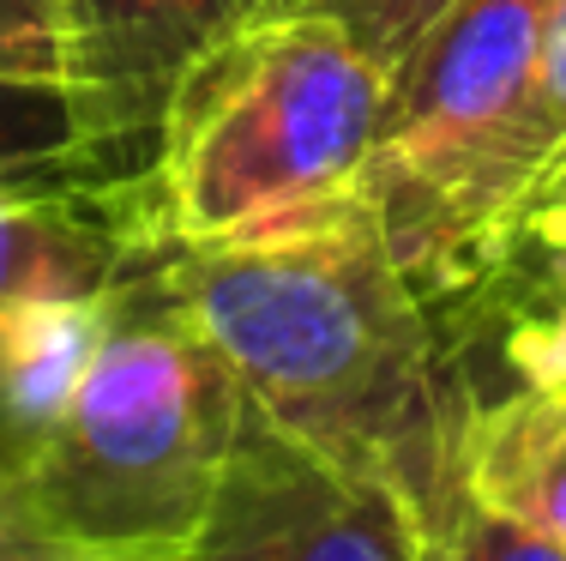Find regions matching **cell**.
I'll use <instances>...</instances> for the list:
<instances>
[{"mask_svg":"<svg viewBox=\"0 0 566 561\" xmlns=\"http://www.w3.org/2000/svg\"><path fill=\"white\" fill-rule=\"evenodd\" d=\"M548 12L555 0H458L386 79L361 194L452 351L548 176Z\"/></svg>","mask_w":566,"mask_h":561,"instance_id":"cell-3","label":"cell"},{"mask_svg":"<svg viewBox=\"0 0 566 561\" xmlns=\"http://www.w3.org/2000/svg\"><path fill=\"white\" fill-rule=\"evenodd\" d=\"M283 0H66V91L97 176H139L181 79Z\"/></svg>","mask_w":566,"mask_h":561,"instance_id":"cell-6","label":"cell"},{"mask_svg":"<svg viewBox=\"0 0 566 561\" xmlns=\"http://www.w3.org/2000/svg\"><path fill=\"white\" fill-rule=\"evenodd\" d=\"M187 561H440V550L392 489L344 471L248 398Z\"/></svg>","mask_w":566,"mask_h":561,"instance_id":"cell-5","label":"cell"},{"mask_svg":"<svg viewBox=\"0 0 566 561\" xmlns=\"http://www.w3.org/2000/svg\"><path fill=\"white\" fill-rule=\"evenodd\" d=\"M344 24V37L361 49V61L380 79H392L422 49V37L458 7V0H295Z\"/></svg>","mask_w":566,"mask_h":561,"instance_id":"cell-11","label":"cell"},{"mask_svg":"<svg viewBox=\"0 0 566 561\" xmlns=\"http://www.w3.org/2000/svg\"><path fill=\"white\" fill-rule=\"evenodd\" d=\"M66 73V0H0V79Z\"/></svg>","mask_w":566,"mask_h":561,"instance_id":"cell-13","label":"cell"},{"mask_svg":"<svg viewBox=\"0 0 566 561\" xmlns=\"http://www.w3.org/2000/svg\"><path fill=\"white\" fill-rule=\"evenodd\" d=\"M0 561H49V555H24V550H12V543H0Z\"/></svg>","mask_w":566,"mask_h":561,"instance_id":"cell-16","label":"cell"},{"mask_svg":"<svg viewBox=\"0 0 566 561\" xmlns=\"http://www.w3.org/2000/svg\"><path fill=\"white\" fill-rule=\"evenodd\" d=\"M223 351L145 253L61 423L0 484V543L49 561H187L241 429Z\"/></svg>","mask_w":566,"mask_h":561,"instance_id":"cell-2","label":"cell"},{"mask_svg":"<svg viewBox=\"0 0 566 561\" xmlns=\"http://www.w3.org/2000/svg\"><path fill=\"white\" fill-rule=\"evenodd\" d=\"M440 561H566V543H555L536 526H524V519L501 513V507L470 501L464 513H458Z\"/></svg>","mask_w":566,"mask_h":561,"instance_id":"cell-14","label":"cell"},{"mask_svg":"<svg viewBox=\"0 0 566 561\" xmlns=\"http://www.w3.org/2000/svg\"><path fill=\"white\" fill-rule=\"evenodd\" d=\"M120 284L103 290H19L0 302V484L61 423L73 386L85 381Z\"/></svg>","mask_w":566,"mask_h":561,"instance_id":"cell-8","label":"cell"},{"mask_svg":"<svg viewBox=\"0 0 566 561\" xmlns=\"http://www.w3.org/2000/svg\"><path fill=\"white\" fill-rule=\"evenodd\" d=\"M386 79L338 19L272 7L181 79L139 199L157 248L211 242L356 194Z\"/></svg>","mask_w":566,"mask_h":561,"instance_id":"cell-4","label":"cell"},{"mask_svg":"<svg viewBox=\"0 0 566 561\" xmlns=\"http://www.w3.org/2000/svg\"><path fill=\"white\" fill-rule=\"evenodd\" d=\"M157 278L265 417L392 489L447 550L470 507L464 447L482 386L392 260L361 187L235 236L157 248Z\"/></svg>","mask_w":566,"mask_h":561,"instance_id":"cell-1","label":"cell"},{"mask_svg":"<svg viewBox=\"0 0 566 561\" xmlns=\"http://www.w3.org/2000/svg\"><path fill=\"white\" fill-rule=\"evenodd\" d=\"M97 176L66 79H0V181Z\"/></svg>","mask_w":566,"mask_h":561,"instance_id":"cell-10","label":"cell"},{"mask_svg":"<svg viewBox=\"0 0 566 561\" xmlns=\"http://www.w3.org/2000/svg\"><path fill=\"white\" fill-rule=\"evenodd\" d=\"M464 489L470 501L566 543V398L531 386L482 398L464 447Z\"/></svg>","mask_w":566,"mask_h":561,"instance_id":"cell-9","label":"cell"},{"mask_svg":"<svg viewBox=\"0 0 566 561\" xmlns=\"http://www.w3.org/2000/svg\"><path fill=\"white\" fill-rule=\"evenodd\" d=\"M501 363L512 374V386L566 398V309H555L548 320H531V326H518V332H506Z\"/></svg>","mask_w":566,"mask_h":561,"instance_id":"cell-15","label":"cell"},{"mask_svg":"<svg viewBox=\"0 0 566 561\" xmlns=\"http://www.w3.org/2000/svg\"><path fill=\"white\" fill-rule=\"evenodd\" d=\"M536 110H543V139H548V176L543 187H536V199L524 206V218H518V236H512V248L524 242V236L536 230V224L548 218V211H560L566 206V0H555V12H548V37H543V97H536ZM512 248H506V260H512ZM506 260H501V272H506ZM494 272V278H501ZM494 290V284H489ZM482 290V297H489ZM482 309V302H476ZM470 309V314H476ZM470 326V320H464ZM458 344H464V332H458ZM464 356V351H458Z\"/></svg>","mask_w":566,"mask_h":561,"instance_id":"cell-12","label":"cell"},{"mask_svg":"<svg viewBox=\"0 0 566 561\" xmlns=\"http://www.w3.org/2000/svg\"><path fill=\"white\" fill-rule=\"evenodd\" d=\"M283 7H295V0H283Z\"/></svg>","mask_w":566,"mask_h":561,"instance_id":"cell-17","label":"cell"},{"mask_svg":"<svg viewBox=\"0 0 566 561\" xmlns=\"http://www.w3.org/2000/svg\"><path fill=\"white\" fill-rule=\"evenodd\" d=\"M157 253L139 176L0 181V302L19 290H103Z\"/></svg>","mask_w":566,"mask_h":561,"instance_id":"cell-7","label":"cell"}]
</instances>
